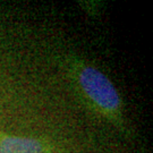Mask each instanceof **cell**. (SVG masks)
Returning <instances> with one entry per match:
<instances>
[{"instance_id": "7a4b0ae2", "label": "cell", "mask_w": 153, "mask_h": 153, "mask_svg": "<svg viewBox=\"0 0 153 153\" xmlns=\"http://www.w3.org/2000/svg\"><path fill=\"white\" fill-rule=\"evenodd\" d=\"M0 153H49V146L34 137L0 135Z\"/></svg>"}, {"instance_id": "6da1fadb", "label": "cell", "mask_w": 153, "mask_h": 153, "mask_svg": "<svg viewBox=\"0 0 153 153\" xmlns=\"http://www.w3.org/2000/svg\"><path fill=\"white\" fill-rule=\"evenodd\" d=\"M71 73L77 88L85 97L88 103L105 119L123 128L121 100L115 85L102 71L84 62L75 61Z\"/></svg>"}]
</instances>
